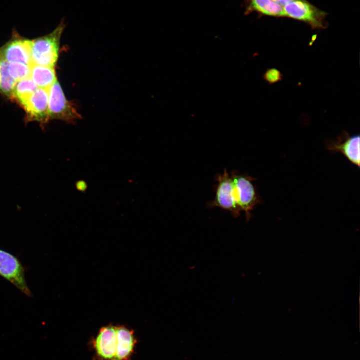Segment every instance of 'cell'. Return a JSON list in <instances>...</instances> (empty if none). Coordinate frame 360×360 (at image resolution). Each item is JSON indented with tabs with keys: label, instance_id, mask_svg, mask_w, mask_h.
Here are the masks:
<instances>
[{
	"label": "cell",
	"instance_id": "1",
	"mask_svg": "<svg viewBox=\"0 0 360 360\" xmlns=\"http://www.w3.org/2000/svg\"><path fill=\"white\" fill-rule=\"evenodd\" d=\"M216 180L214 198L208 203V208L222 209L236 218L244 212L249 221L251 212L260 202L252 178L236 171L228 172L225 169L216 176Z\"/></svg>",
	"mask_w": 360,
	"mask_h": 360
},
{
	"label": "cell",
	"instance_id": "2",
	"mask_svg": "<svg viewBox=\"0 0 360 360\" xmlns=\"http://www.w3.org/2000/svg\"><path fill=\"white\" fill-rule=\"evenodd\" d=\"M65 24H60L52 32L45 36L31 40L32 64L54 68L58 61L60 38Z\"/></svg>",
	"mask_w": 360,
	"mask_h": 360
},
{
	"label": "cell",
	"instance_id": "3",
	"mask_svg": "<svg viewBox=\"0 0 360 360\" xmlns=\"http://www.w3.org/2000/svg\"><path fill=\"white\" fill-rule=\"evenodd\" d=\"M284 17L304 22L314 28H324L327 14L306 0H294L283 6Z\"/></svg>",
	"mask_w": 360,
	"mask_h": 360
},
{
	"label": "cell",
	"instance_id": "4",
	"mask_svg": "<svg viewBox=\"0 0 360 360\" xmlns=\"http://www.w3.org/2000/svg\"><path fill=\"white\" fill-rule=\"evenodd\" d=\"M49 118L72 123L82 118L74 105L68 101L56 81L49 89Z\"/></svg>",
	"mask_w": 360,
	"mask_h": 360
},
{
	"label": "cell",
	"instance_id": "5",
	"mask_svg": "<svg viewBox=\"0 0 360 360\" xmlns=\"http://www.w3.org/2000/svg\"><path fill=\"white\" fill-rule=\"evenodd\" d=\"M0 276L28 296L32 294L26 279L24 268L18 258L0 249Z\"/></svg>",
	"mask_w": 360,
	"mask_h": 360
},
{
	"label": "cell",
	"instance_id": "6",
	"mask_svg": "<svg viewBox=\"0 0 360 360\" xmlns=\"http://www.w3.org/2000/svg\"><path fill=\"white\" fill-rule=\"evenodd\" d=\"M89 344L94 352V360H114L117 347L116 326L110 324L101 328Z\"/></svg>",
	"mask_w": 360,
	"mask_h": 360
},
{
	"label": "cell",
	"instance_id": "7",
	"mask_svg": "<svg viewBox=\"0 0 360 360\" xmlns=\"http://www.w3.org/2000/svg\"><path fill=\"white\" fill-rule=\"evenodd\" d=\"M0 58L8 63L20 62L31 66V40L16 36L0 48Z\"/></svg>",
	"mask_w": 360,
	"mask_h": 360
},
{
	"label": "cell",
	"instance_id": "8",
	"mask_svg": "<svg viewBox=\"0 0 360 360\" xmlns=\"http://www.w3.org/2000/svg\"><path fill=\"white\" fill-rule=\"evenodd\" d=\"M49 90L38 88L22 106L28 120L41 124H46L50 120L48 114Z\"/></svg>",
	"mask_w": 360,
	"mask_h": 360
},
{
	"label": "cell",
	"instance_id": "9",
	"mask_svg": "<svg viewBox=\"0 0 360 360\" xmlns=\"http://www.w3.org/2000/svg\"><path fill=\"white\" fill-rule=\"evenodd\" d=\"M117 347L114 360H131L138 340L134 332L124 325L116 326Z\"/></svg>",
	"mask_w": 360,
	"mask_h": 360
},
{
	"label": "cell",
	"instance_id": "10",
	"mask_svg": "<svg viewBox=\"0 0 360 360\" xmlns=\"http://www.w3.org/2000/svg\"><path fill=\"white\" fill-rule=\"evenodd\" d=\"M328 149L342 153L351 163L360 167V136L348 137L343 142L332 144Z\"/></svg>",
	"mask_w": 360,
	"mask_h": 360
},
{
	"label": "cell",
	"instance_id": "11",
	"mask_svg": "<svg viewBox=\"0 0 360 360\" xmlns=\"http://www.w3.org/2000/svg\"><path fill=\"white\" fill-rule=\"evenodd\" d=\"M246 13L256 12L260 14L284 17L283 7L270 0H244Z\"/></svg>",
	"mask_w": 360,
	"mask_h": 360
},
{
	"label": "cell",
	"instance_id": "12",
	"mask_svg": "<svg viewBox=\"0 0 360 360\" xmlns=\"http://www.w3.org/2000/svg\"><path fill=\"white\" fill-rule=\"evenodd\" d=\"M38 88L49 90L57 81L54 68L32 64L30 77Z\"/></svg>",
	"mask_w": 360,
	"mask_h": 360
},
{
	"label": "cell",
	"instance_id": "13",
	"mask_svg": "<svg viewBox=\"0 0 360 360\" xmlns=\"http://www.w3.org/2000/svg\"><path fill=\"white\" fill-rule=\"evenodd\" d=\"M38 88L30 78L20 80L14 88V98L22 106Z\"/></svg>",
	"mask_w": 360,
	"mask_h": 360
},
{
	"label": "cell",
	"instance_id": "14",
	"mask_svg": "<svg viewBox=\"0 0 360 360\" xmlns=\"http://www.w3.org/2000/svg\"><path fill=\"white\" fill-rule=\"evenodd\" d=\"M8 66V62L0 58V92L6 96L14 98V92L17 82L10 76Z\"/></svg>",
	"mask_w": 360,
	"mask_h": 360
},
{
	"label": "cell",
	"instance_id": "15",
	"mask_svg": "<svg viewBox=\"0 0 360 360\" xmlns=\"http://www.w3.org/2000/svg\"><path fill=\"white\" fill-rule=\"evenodd\" d=\"M8 70L16 82L30 77V66L20 62L8 63Z\"/></svg>",
	"mask_w": 360,
	"mask_h": 360
},
{
	"label": "cell",
	"instance_id": "16",
	"mask_svg": "<svg viewBox=\"0 0 360 360\" xmlns=\"http://www.w3.org/2000/svg\"><path fill=\"white\" fill-rule=\"evenodd\" d=\"M264 80L270 84H274L282 80V75L278 69L272 68L268 70L264 75Z\"/></svg>",
	"mask_w": 360,
	"mask_h": 360
},
{
	"label": "cell",
	"instance_id": "17",
	"mask_svg": "<svg viewBox=\"0 0 360 360\" xmlns=\"http://www.w3.org/2000/svg\"><path fill=\"white\" fill-rule=\"evenodd\" d=\"M272 1L273 2L276 3L280 6H282V7L288 3L292 2L294 0H270Z\"/></svg>",
	"mask_w": 360,
	"mask_h": 360
}]
</instances>
